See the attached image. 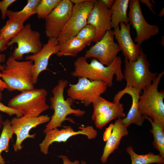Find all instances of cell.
Returning a JSON list of instances; mask_svg holds the SVG:
<instances>
[{
	"mask_svg": "<svg viewBox=\"0 0 164 164\" xmlns=\"http://www.w3.org/2000/svg\"><path fill=\"white\" fill-rule=\"evenodd\" d=\"M61 0H40L36 10L39 19H45L57 6Z\"/></svg>",
	"mask_w": 164,
	"mask_h": 164,
	"instance_id": "28",
	"label": "cell"
},
{
	"mask_svg": "<svg viewBox=\"0 0 164 164\" xmlns=\"http://www.w3.org/2000/svg\"><path fill=\"white\" fill-rule=\"evenodd\" d=\"M24 22L9 19L5 25L0 29V39L6 46L8 43L22 29Z\"/></svg>",
	"mask_w": 164,
	"mask_h": 164,
	"instance_id": "25",
	"label": "cell"
},
{
	"mask_svg": "<svg viewBox=\"0 0 164 164\" xmlns=\"http://www.w3.org/2000/svg\"><path fill=\"white\" fill-rule=\"evenodd\" d=\"M73 5L70 0H61L45 18V32L47 37L58 38L70 16Z\"/></svg>",
	"mask_w": 164,
	"mask_h": 164,
	"instance_id": "15",
	"label": "cell"
},
{
	"mask_svg": "<svg viewBox=\"0 0 164 164\" xmlns=\"http://www.w3.org/2000/svg\"><path fill=\"white\" fill-rule=\"evenodd\" d=\"M80 164H87L86 162L84 160H81Z\"/></svg>",
	"mask_w": 164,
	"mask_h": 164,
	"instance_id": "41",
	"label": "cell"
},
{
	"mask_svg": "<svg viewBox=\"0 0 164 164\" xmlns=\"http://www.w3.org/2000/svg\"><path fill=\"white\" fill-rule=\"evenodd\" d=\"M96 35V30L92 25L87 24L77 34L75 37L78 39L87 41H94Z\"/></svg>",
	"mask_w": 164,
	"mask_h": 164,
	"instance_id": "29",
	"label": "cell"
},
{
	"mask_svg": "<svg viewBox=\"0 0 164 164\" xmlns=\"http://www.w3.org/2000/svg\"><path fill=\"white\" fill-rule=\"evenodd\" d=\"M33 63L32 60L21 61L10 56L2 71L1 78L10 91H23L34 88L33 81Z\"/></svg>",
	"mask_w": 164,
	"mask_h": 164,
	"instance_id": "2",
	"label": "cell"
},
{
	"mask_svg": "<svg viewBox=\"0 0 164 164\" xmlns=\"http://www.w3.org/2000/svg\"><path fill=\"white\" fill-rule=\"evenodd\" d=\"M139 2L142 4H145L154 14H155V12L153 9V7H154L153 5L151 2L150 0H140L139 1Z\"/></svg>",
	"mask_w": 164,
	"mask_h": 164,
	"instance_id": "34",
	"label": "cell"
},
{
	"mask_svg": "<svg viewBox=\"0 0 164 164\" xmlns=\"http://www.w3.org/2000/svg\"><path fill=\"white\" fill-rule=\"evenodd\" d=\"M102 2L109 9H110L113 4L114 0H101Z\"/></svg>",
	"mask_w": 164,
	"mask_h": 164,
	"instance_id": "35",
	"label": "cell"
},
{
	"mask_svg": "<svg viewBox=\"0 0 164 164\" xmlns=\"http://www.w3.org/2000/svg\"><path fill=\"white\" fill-rule=\"evenodd\" d=\"M68 84V82L66 80H60L52 90L53 96L50 98V107L54 111V113L45 125L43 130L45 134L51 130L63 127L62 124L68 120L67 118L68 115L73 114L76 117H81L85 113V111L72 108L71 106L73 101L69 97L65 99L64 91Z\"/></svg>",
	"mask_w": 164,
	"mask_h": 164,
	"instance_id": "3",
	"label": "cell"
},
{
	"mask_svg": "<svg viewBox=\"0 0 164 164\" xmlns=\"http://www.w3.org/2000/svg\"><path fill=\"white\" fill-rule=\"evenodd\" d=\"M16 1L15 0H3L0 1V10L2 19H5L8 8Z\"/></svg>",
	"mask_w": 164,
	"mask_h": 164,
	"instance_id": "31",
	"label": "cell"
},
{
	"mask_svg": "<svg viewBox=\"0 0 164 164\" xmlns=\"http://www.w3.org/2000/svg\"><path fill=\"white\" fill-rule=\"evenodd\" d=\"M10 121L6 119L4 121L0 135V164H5L4 159L1 155L2 152L9 151V142L13 134Z\"/></svg>",
	"mask_w": 164,
	"mask_h": 164,
	"instance_id": "27",
	"label": "cell"
},
{
	"mask_svg": "<svg viewBox=\"0 0 164 164\" xmlns=\"http://www.w3.org/2000/svg\"><path fill=\"white\" fill-rule=\"evenodd\" d=\"M60 48L57 38H49L46 43L43 44L39 52L26 57V60H32L33 62V78L34 85L37 82L39 74L47 69L50 56L53 54H56Z\"/></svg>",
	"mask_w": 164,
	"mask_h": 164,
	"instance_id": "17",
	"label": "cell"
},
{
	"mask_svg": "<svg viewBox=\"0 0 164 164\" xmlns=\"http://www.w3.org/2000/svg\"><path fill=\"white\" fill-rule=\"evenodd\" d=\"M50 118L47 114L40 115L37 117L23 115L12 118L10 122L13 134L16 136V141L13 145L14 151L17 152L22 149V143L25 139L35 138L36 134H29V132L32 128L49 122Z\"/></svg>",
	"mask_w": 164,
	"mask_h": 164,
	"instance_id": "12",
	"label": "cell"
},
{
	"mask_svg": "<svg viewBox=\"0 0 164 164\" xmlns=\"http://www.w3.org/2000/svg\"><path fill=\"white\" fill-rule=\"evenodd\" d=\"M70 1L73 4H75L83 3L87 0H70Z\"/></svg>",
	"mask_w": 164,
	"mask_h": 164,
	"instance_id": "38",
	"label": "cell"
},
{
	"mask_svg": "<svg viewBox=\"0 0 164 164\" xmlns=\"http://www.w3.org/2000/svg\"><path fill=\"white\" fill-rule=\"evenodd\" d=\"M125 94L130 95L132 103L127 116L122 119V122L127 127L133 124L139 126H142L145 119L139 110L138 102L140 94L137 90L131 87H125L115 95L113 102H120L122 97Z\"/></svg>",
	"mask_w": 164,
	"mask_h": 164,
	"instance_id": "20",
	"label": "cell"
},
{
	"mask_svg": "<svg viewBox=\"0 0 164 164\" xmlns=\"http://www.w3.org/2000/svg\"><path fill=\"white\" fill-rule=\"evenodd\" d=\"M164 74L163 71L157 74L152 84L143 90L138 102L141 114L151 118L153 121L163 128L164 91H159L158 87Z\"/></svg>",
	"mask_w": 164,
	"mask_h": 164,
	"instance_id": "4",
	"label": "cell"
},
{
	"mask_svg": "<svg viewBox=\"0 0 164 164\" xmlns=\"http://www.w3.org/2000/svg\"><path fill=\"white\" fill-rule=\"evenodd\" d=\"M4 121L2 114L0 112V135L2 132V128Z\"/></svg>",
	"mask_w": 164,
	"mask_h": 164,
	"instance_id": "37",
	"label": "cell"
},
{
	"mask_svg": "<svg viewBox=\"0 0 164 164\" xmlns=\"http://www.w3.org/2000/svg\"><path fill=\"white\" fill-rule=\"evenodd\" d=\"M107 87V84L102 81L79 78L77 83L70 85L67 93L72 101H80L87 107L104 93Z\"/></svg>",
	"mask_w": 164,
	"mask_h": 164,
	"instance_id": "8",
	"label": "cell"
},
{
	"mask_svg": "<svg viewBox=\"0 0 164 164\" xmlns=\"http://www.w3.org/2000/svg\"><path fill=\"white\" fill-rule=\"evenodd\" d=\"M111 15L110 9L101 0H95L87 19V24L93 26L96 30V35L93 42H97L107 31L111 30Z\"/></svg>",
	"mask_w": 164,
	"mask_h": 164,
	"instance_id": "16",
	"label": "cell"
},
{
	"mask_svg": "<svg viewBox=\"0 0 164 164\" xmlns=\"http://www.w3.org/2000/svg\"><path fill=\"white\" fill-rule=\"evenodd\" d=\"M125 151L130 157L131 164H164V157L159 154L155 155L152 152L144 155L138 154L135 152L132 146H128Z\"/></svg>",
	"mask_w": 164,
	"mask_h": 164,
	"instance_id": "24",
	"label": "cell"
},
{
	"mask_svg": "<svg viewBox=\"0 0 164 164\" xmlns=\"http://www.w3.org/2000/svg\"><path fill=\"white\" fill-rule=\"evenodd\" d=\"M58 156L61 158L63 162V164H80V162L78 160H75L73 161H70L68 157L66 156L63 155H58Z\"/></svg>",
	"mask_w": 164,
	"mask_h": 164,
	"instance_id": "33",
	"label": "cell"
},
{
	"mask_svg": "<svg viewBox=\"0 0 164 164\" xmlns=\"http://www.w3.org/2000/svg\"><path fill=\"white\" fill-rule=\"evenodd\" d=\"M2 73L0 72V89L2 91L5 89H7L8 87L6 84L1 79Z\"/></svg>",
	"mask_w": 164,
	"mask_h": 164,
	"instance_id": "36",
	"label": "cell"
},
{
	"mask_svg": "<svg viewBox=\"0 0 164 164\" xmlns=\"http://www.w3.org/2000/svg\"><path fill=\"white\" fill-rule=\"evenodd\" d=\"M92 104L93 112L92 120L99 129H102L115 118L123 119L126 116L123 106L120 102H111L100 96Z\"/></svg>",
	"mask_w": 164,
	"mask_h": 164,
	"instance_id": "11",
	"label": "cell"
},
{
	"mask_svg": "<svg viewBox=\"0 0 164 164\" xmlns=\"http://www.w3.org/2000/svg\"><path fill=\"white\" fill-rule=\"evenodd\" d=\"M84 56L78 58L74 62V70L72 76L78 78H85L91 80L101 81L105 82L107 86L111 87L115 75L116 80L121 81L124 79L121 70L122 60L117 56L111 63L105 66L94 58L89 63Z\"/></svg>",
	"mask_w": 164,
	"mask_h": 164,
	"instance_id": "1",
	"label": "cell"
},
{
	"mask_svg": "<svg viewBox=\"0 0 164 164\" xmlns=\"http://www.w3.org/2000/svg\"><path fill=\"white\" fill-rule=\"evenodd\" d=\"M129 0H116L110 8L111 15V26L114 29L119 27L121 22L129 23L127 14Z\"/></svg>",
	"mask_w": 164,
	"mask_h": 164,
	"instance_id": "21",
	"label": "cell"
},
{
	"mask_svg": "<svg viewBox=\"0 0 164 164\" xmlns=\"http://www.w3.org/2000/svg\"><path fill=\"white\" fill-rule=\"evenodd\" d=\"M47 95V91L43 88L23 91L11 99L7 106L23 115L38 116L50 108L46 101Z\"/></svg>",
	"mask_w": 164,
	"mask_h": 164,
	"instance_id": "6",
	"label": "cell"
},
{
	"mask_svg": "<svg viewBox=\"0 0 164 164\" xmlns=\"http://www.w3.org/2000/svg\"><path fill=\"white\" fill-rule=\"evenodd\" d=\"M120 28L114 29L113 34L115 39L125 59L130 61H134L138 58L140 52V45L135 44L130 34L131 25L121 22Z\"/></svg>",
	"mask_w": 164,
	"mask_h": 164,
	"instance_id": "18",
	"label": "cell"
},
{
	"mask_svg": "<svg viewBox=\"0 0 164 164\" xmlns=\"http://www.w3.org/2000/svg\"><path fill=\"white\" fill-rule=\"evenodd\" d=\"M40 0H28L24 7L17 12L8 10L6 13L9 19L24 22L32 15L36 14L37 6Z\"/></svg>",
	"mask_w": 164,
	"mask_h": 164,
	"instance_id": "23",
	"label": "cell"
},
{
	"mask_svg": "<svg viewBox=\"0 0 164 164\" xmlns=\"http://www.w3.org/2000/svg\"><path fill=\"white\" fill-rule=\"evenodd\" d=\"M41 34L33 30L30 24L24 26L22 29L8 43L6 49L13 44L16 43L11 56L15 60L19 61L26 54H35L42 49L43 44L41 40Z\"/></svg>",
	"mask_w": 164,
	"mask_h": 164,
	"instance_id": "7",
	"label": "cell"
},
{
	"mask_svg": "<svg viewBox=\"0 0 164 164\" xmlns=\"http://www.w3.org/2000/svg\"><path fill=\"white\" fill-rule=\"evenodd\" d=\"M92 42L82 40L75 36L59 44L60 46L59 52L56 54L58 57L63 56H76L87 46Z\"/></svg>",
	"mask_w": 164,
	"mask_h": 164,
	"instance_id": "22",
	"label": "cell"
},
{
	"mask_svg": "<svg viewBox=\"0 0 164 164\" xmlns=\"http://www.w3.org/2000/svg\"><path fill=\"white\" fill-rule=\"evenodd\" d=\"M0 111L5 113L10 116L15 115L16 117H19L23 116L19 111L5 105L0 101Z\"/></svg>",
	"mask_w": 164,
	"mask_h": 164,
	"instance_id": "30",
	"label": "cell"
},
{
	"mask_svg": "<svg viewBox=\"0 0 164 164\" xmlns=\"http://www.w3.org/2000/svg\"><path fill=\"white\" fill-rule=\"evenodd\" d=\"M113 30L107 31L102 38L86 51L87 59L94 58L105 66L110 65L121 50L114 41Z\"/></svg>",
	"mask_w": 164,
	"mask_h": 164,
	"instance_id": "13",
	"label": "cell"
},
{
	"mask_svg": "<svg viewBox=\"0 0 164 164\" xmlns=\"http://www.w3.org/2000/svg\"><path fill=\"white\" fill-rule=\"evenodd\" d=\"M6 46L3 41L0 39V71H2L4 68V65L2 63L4 62L5 59V55L1 53V52L6 50Z\"/></svg>",
	"mask_w": 164,
	"mask_h": 164,
	"instance_id": "32",
	"label": "cell"
},
{
	"mask_svg": "<svg viewBox=\"0 0 164 164\" xmlns=\"http://www.w3.org/2000/svg\"><path fill=\"white\" fill-rule=\"evenodd\" d=\"M140 2L138 0H129L128 16L129 23L136 32L134 42L140 46L152 36L158 34L159 31L157 25H151L147 22L142 14Z\"/></svg>",
	"mask_w": 164,
	"mask_h": 164,
	"instance_id": "10",
	"label": "cell"
},
{
	"mask_svg": "<svg viewBox=\"0 0 164 164\" xmlns=\"http://www.w3.org/2000/svg\"><path fill=\"white\" fill-rule=\"evenodd\" d=\"M2 91L0 89V101H1L2 98Z\"/></svg>",
	"mask_w": 164,
	"mask_h": 164,
	"instance_id": "40",
	"label": "cell"
},
{
	"mask_svg": "<svg viewBox=\"0 0 164 164\" xmlns=\"http://www.w3.org/2000/svg\"><path fill=\"white\" fill-rule=\"evenodd\" d=\"M122 118H117L114 123L111 124L106 132L109 133L104 140L106 143L104 148L101 160L103 164L107 162L110 155L117 149L122 138L129 134L127 127L122 123Z\"/></svg>",
	"mask_w": 164,
	"mask_h": 164,
	"instance_id": "19",
	"label": "cell"
},
{
	"mask_svg": "<svg viewBox=\"0 0 164 164\" xmlns=\"http://www.w3.org/2000/svg\"><path fill=\"white\" fill-rule=\"evenodd\" d=\"M123 78L126 82L125 87H131L137 90L141 94L143 90L150 86L156 78L157 72L149 70L150 64L141 47L137 60L130 61L125 59Z\"/></svg>",
	"mask_w": 164,
	"mask_h": 164,
	"instance_id": "5",
	"label": "cell"
},
{
	"mask_svg": "<svg viewBox=\"0 0 164 164\" xmlns=\"http://www.w3.org/2000/svg\"><path fill=\"white\" fill-rule=\"evenodd\" d=\"M80 130L75 131L70 126H65L59 130L58 128L51 130L46 132L45 136L39 146L41 152L45 155L49 153L50 145L54 142H65L72 136L78 135H84L88 139L94 138L97 135V131L91 126H80Z\"/></svg>",
	"mask_w": 164,
	"mask_h": 164,
	"instance_id": "14",
	"label": "cell"
},
{
	"mask_svg": "<svg viewBox=\"0 0 164 164\" xmlns=\"http://www.w3.org/2000/svg\"><path fill=\"white\" fill-rule=\"evenodd\" d=\"M144 117L152 126V128L150 132L153 135L152 144L154 147L159 152V154L161 156L164 157V128L153 121L151 118Z\"/></svg>",
	"mask_w": 164,
	"mask_h": 164,
	"instance_id": "26",
	"label": "cell"
},
{
	"mask_svg": "<svg viewBox=\"0 0 164 164\" xmlns=\"http://www.w3.org/2000/svg\"><path fill=\"white\" fill-rule=\"evenodd\" d=\"M164 14V8L162 9V10L160 11L159 14V16L160 17H162L163 16Z\"/></svg>",
	"mask_w": 164,
	"mask_h": 164,
	"instance_id": "39",
	"label": "cell"
},
{
	"mask_svg": "<svg viewBox=\"0 0 164 164\" xmlns=\"http://www.w3.org/2000/svg\"><path fill=\"white\" fill-rule=\"evenodd\" d=\"M95 0H87L73 5L70 16L57 38L59 44L75 37L87 24V19Z\"/></svg>",
	"mask_w": 164,
	"mask_h": 164,
	"instance_id": "9",
	"label": "cell"
}]
</instances>
